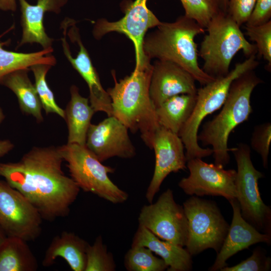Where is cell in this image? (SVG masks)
Masks as SVG:
<instances>
[{
	"label": "cell",
	"mask_w": 271,
	"mask_h": 271,
	"mask_svg": "<svg viewBox=\"0 0 271 271\" xmlns=\"http://www.w3.org/2000/svg\"><path fill=\"white\" fill-rule=\"evenodd\" d=\"M29 68L19 69L0 78V83L16 95L21 110L33 116L38 122L43 121L42 104L35 85L29 78Z\"/></svg>",
	"instance_id": "603a6c76"
},
{
	"label": "cell",
	"mask_w": 271,
	"mask_h": 271,
	"mask_svg": "<svg viewBox=\"0 0 271 271\" xmlns=\"http://www.w3.org/2000/svg\"><path fill=\"white\" fill-rule=\"evenodd\" d=\"M155 31L145 36L143 50L149 59L167 60L188 71L201 85L215 79L207 74L198 64V50L195 38L205 29L185 15L172 23L161 22Z\"/></svg>",
	"instance_id": "277c9868"
},
{
	"label": "cell",
	"mask_w": 271,
	"mask_h": 271,
	"mask_svg": "<svg viewBox=\"0 0 271 271\" xmlns=\"http://www.w3.org/2000/svg\"><path fill=\"white\" fill-rule=\"evenodd\" d=\"M5 118V115L2 108L0 106V124L2 123Z\"/></svg>",
	"instance_id": "ab89813d"
},
{
	"label": "cell",
	"mask_w": 271,
	"mask_h": 271,
	"mask_svg": "<svg viewBox=\"0 0 271 271\" xmlns=\"http://www.w3.org/2000/svg\"><path fill=\"white\" fill-rule=\"evenodd\" d=\"M201 43L198 55L203 60L202 69L216 79L226 76L234 56L240 50L249 56L256 54L255 44L249 42L240 27L230 15L220 11L210 21Z\"/></svg>",
	"instance_id": "5b68a950"
},
{
	"label": "cell",
	"mask_w": 271,
	"mask_h": 271,
	"mask_svg": "<svg viewBox=\"0 0 271 271\" xmlns=\"http://www.w3.org/2000/svg\"><path fill=\"white\" fill-rule=\"evenodd\" d=\"M185 16L206 29L211 19L222 11L220 0H180Z\"/></svg>",
	"instance_id": "f1b7e54d"
},
{
	"label": "cell",
	"mask_w": 271,
	"mask_h": 271,
	"mask_svg": "<svg viewBox=\"0 0 271 271\" xmlns=\"http://www.w3.org/2000/svg\"><path fill=\"white\" fill-rule=\"evenodd\" d=\"M152 65L134 68L118 82L112 73L114 85L106 91L110 98L112 116L133 133L140 131L145 144L152 149L154 136L159 127L156 108L150 95Z\"/></svg>",
	"instance_id": "7a4b0ae2"
},
{
	"label": "cell",
	"mask_w": 271,
	"mask_h": 271,
	"mask_svg": "<svg viewBox=\"0 0 271 271\" xmlns=\"http://www.w3.org/2000/svg\"><path fill=\"white\" fill-rule=\"evenodd\" d=\"M17 9L16 0H0V10L4 11H15Z\"/></svg>",
	"instance_id": "8d00e7d4"
},
{
	"label": "cell",
	"mask_w": 271,
	"mask_h": 271,
	"mask_svg": "<svg viewBox=\"0 0 271 271\" xmlns=\"http://www.w3.org/2000/svg\"><path fill=\"white\" fill-rule=\"evenodd\" d=\"M14 148L13 143L9 140H0V157H3Z\"/></svg>",
	"instance_id": "d590c367"
},
{
	"label": "cell",
	"mask_w": 271,
	"mask_h": 271,
	"mask_svg": "<svg viewBox=\"0 0 271 271\" xmlns=\"http://www.w3.org/2000/svg\"><path fill=\"white\" fill-rule=\"evenodd\" d=\"M37 259L27 241L7 237L0 247V271H35Z\"/></svg>",
	"instance_id": "d4e9b609"
},
{
	"label": "cell",
	"mask_w": 271,
	"mask_h": 271,
	"mask_svg": "<svg viewBox=\"0 0 271 271\" xmlns=\"http://www.w3.org/2000/svg\"><path fill=\"white\" fill-rule=\"evenodd\" d=\"M59 147H34L17 162L1 163L0 176L49 221L66 216L80 189L62 169Z\"/></svg>",
	"instance_id": "6da1fadb"
},
{
	"label": "cell",
	"mask_w": 271,
	"mask_h": 271,
	"mask_svg": "<svg viewBox=\"0 0 271 271\" xmlns=\"http://www.w3.org/2000/svg\"><path fill=\"white\" fill-rule=\"evenodd\" d=\"M128 130L115 117L108 116L97 124H90L85 146L101 162L114 157L132 158L136 151Z\"/></svg>",
	"instance_id": "9a60e30c"
},
{
	"label": "cell",
	"mask_w": 271,
	"mask_h": 271,
	"mask_svg": "<svg viewBox=\"0 0 271 271\" xmlns=\"http://www.w3.org/2000/svg\"><path fill=\"white\" fill-rule=\"evenodd\" d=\"M183 207L188 221L187 250L191 256L209 248L217 254L229 227L217 205L192 195Z\"/></svg>",
	"instance_id": "9c48e42d"
},
{
	"label": "cell",
	"mask_w": 271,
	"mask_h": 271,
	"mask_svg": "<svg viewBox=\"0 0 271 271\" xmlns=\"http://www.w3.org/2000/svg\"><path fill=\"white\" fill-rule=\"evenodd\" d=\"M4 44L0 41V78L19 69H30L34 65L44 64L52 66L56 64L55 58L50 55L53 51L52 47L24 53L7 51L3 48Z\"/></svg>",
	"instance_id": "484cf974"
},
{
	"label": "cell",
	"mask_w": 271,
	"mask_h": 271,
	"mask_svg": "<svg viewBox=\"0 0 271 271\" xmlns=\"http://www.w3.org/2000/svg\"><path fill=\"white\" fill-rule=\"evenodd\" d=\"M271 18V0H256L245 25L256 26L266 23Z\"/></svg>",
	"instance_id": "e575fe53"
},
{
	"label": "cell",
	"mask_w": 271,
	"mask_h": 271,
	"mask_svg": "<svg viewBox=\"0 0 271 271\" xmlns=\"http://www.w3.org/2000/svg\"><path fill=\"white\" fill-rule=\"evenodd\" d=\"M262 82L254 70H248L232 82L221 110L206 122L197 139L204 146L213 151L214 164L224 167L230 161L228 147L230 133L238 125L247 120L252 112L250 97L254 88Z\"/></svg>",
	"instance_id": "3957f363"
},
{
	"label": "cell",
	"mask_w": 271,
	"mask_h": 271,
	"mask_svg": "<svg viewBox=\"0 0 271 271\" xmlns=\"http://www.w3.org/2000/svg\"><path fill=\"white\" fill-rule=\"evenodd\" d=\"M256 0H229L227 13L241 27L248 20Z\"/></svg>",
	"instance_id": "836d02e7"
},
{
	"label": "cell",
	"mask_w": 271,
	"mask_h": 271,
	"mask_svg": "<svg viewBox=\"0 0 271 271\" xmlns=\"http://www.w3.org/2000/svg\"><path fill=\"white\" fill-rule=\"evenodd\" d=\"M7 236L0 228V247L2 244L4 242Z\"/></svg>",
	"instance_id": "f35d334b"
},
{
	"label": "cell",
	"mask_w": 271,
	"mask_h": 271,
	"mask_svg": "<svg viewBox=\"0 0 271 271\" xmlns=\"http://www.w3.org/2000/svg\"><path fill=\"white\" fill-rule=\"evenodd\" d=\"M42 217L36 207L6 181L0 180V228L7 237L27 242L40 235Z\"/></svg>",
	"instance_id": "8fae6325"
},
{
	"label": "cell",
	"mask_w": 271,
	"mask_h": 271,
	"mask_svg": "<svg viewBox=\"0 0 271 271\" xmlns=\"http://www.w3.org/2000/svg\"><path fill=\"white\" fill-rule=\"evenodd\" d=\"M271 267V258L264 249L256 247L250 256L232 266H226L220 271H267Z\"/></svg>",
	"instance_id": "d6a6232c"
},
{
	"label": "cell",
	"mask_w": 271,
	"mask_h": 271,
	"mask_svg": "<svg viewBox=\"0 0 271 271\" xmlns=\"http://www.w3.org/2000/svg\"><path fill=\"white\" fill-rule=\"evenodd\" d=\"M139 225L162 240L184 247L188 238V221L183 206L175 201L168 188L155 203L144 205L138 217Z\"/></svg>",
	"instance_id": "30bf717a"
},
{
	"label": "cell",
	"mask_w": 271,
	"mask_h": 271,
	"mask_svg": "<svg viewBox=\"0 0 271 271\" xmlns=\"http://www.w3.org/2000/svg\"><path fill=\"white\" fill-rule=\"evenodd\" d=\"M271 142L270 122L256 125L251 138V147L261 157L264 168L268 166V157Z\"/></svg>",
	"instance_id": "1f68e13d"
},
{
	"label": "cell",
	"mask_w": 271,
	"mask_h": 271,
	"mask_svg": "<svg viewBox=\"0 0 271 271\" xmlns=\"http://www.w3.org/2000/svg\"><path fill=\"white\" fill-rule=\"evenodd\" d=\"M196 94H181L172 96L156 108L159 125L179 134L191 115Z\"/></svg>",
	"instance_id": "cb8c5ba5"
},
{
	"label": "cell",
	"mask_w": 271,
	"mask_h": 271,
	"mask_svg": "<svg viewBox=\"0 0 271 271\" xmlns=\"http://www.w3.org/2000/svg\"><path fill=\"white\" fill-rule=\"evenodd\" d=\"M71 178L80 189L113 204L125 202L128 195L109 178L114 169L102 164L85 146L66 144L59 147Z\"/></svg>",
	"instance_id": "52a82bcc"
},
{
	"label": "cell",
	"mask_w": 271,
	"mask_h": 271,
	"mask_svg": "<svg viewBox=\"0 0 271 271\" xmlns=\"http://www.w3.org/2000/svg\"><path fill=\"white\" fill-rule=\"evenodd\" d=\"M148 0H135L125 10L123 18L116 22L99 20L95 24L93 33L96 39L105 34L116 32L127 36L133 43L136 56V68H142L151 64L143 50V43L148 29L157 27L159 19L148 9Z\"/></svg>",
	"instance_id": "7c38bea8"
},
{
	"label": "cell",
	"mask_w": 271,
	"mask_h": 271,
	"mask_svg": "<svg viewBox=\"0 0 271 271\" xmlns=\"http://www.w3.org/2000/svg\"><path fill=\"white\" fill-rule=\"evenodd\" d=\"M228 201L233 210L232 219L215 261L208 269L210 271L220 270L227 266L228 259L252 245L259 242L270 244L271 235L259 231L242 217L237 199Z\"/></svg>",
	"instance_id": "e0dca14e"
},
{
	"label": "cell",
	"mask_w": 271,
	"mask_h": 271,
	"mask_svg": "<svg viewBox=\"0 0 271 271\" xmlns=\"http://www.w3.org/2000/svg\"><path fill=\"white\" fill-rule=\"evenodd\" d=\"M71 98L65 111V117L68 129L67 144L85 146L88 129L94 110L88 98L82 96L78 87H70Z\"/></svg>",
	"instance_id": "7402d4cb"
},
{
	"label": "cell",
	"mask_w": 271,
	"mask_h": 271,
	"mask_svg": "<svg viewBox=\"0 0 271 271\" xmlns=\"http://www.w3.org/2000/svg\"><path fill=\"white\" fill-rule=\"evenodd\" d=\"M89 244L75 233L64 231L53 238L45 252L42 264L44 266H50L57 258L61 257L73 271H85Z\"/></svg>",
	"instance_id": "44dd1931"
},
{
	"label": "cell",
	"mask_w": 271,
	"mask_h": 271,
	"mask_svg": "<svg viewBox=\"0 0 271 271\" xmlns=\"http://www.w3.org/2000/svg\"><path fill=\"white\" fill-rule=\"evenodd\" d=\"M21 11L22 37L19 46L36 43L43 49L51 47L53 39L45 32L43 19L45 13L53 12L59 13L67 0H37L32 5L26 0H19Z\"/></svg>",
	"instance_id": "d6986e66"
},
{
	"label": "cell",
	"mask_w": 271,
	"mask_h": 271,
	"mask_svg": "<svg viewBox=\"0 0 271 271\" xmlns=\"http://www.w3.org/2000/svg\"><path fill=\"white\" fill-rule=\"evenodd\" d=\"M116 264L112 254L107 250L102 237L98 236L86 251L85 271H114Z\"/></svg>",
	"instance_id": "f546056e"
},
{
	"label": "cell",
	"mask_w": 271,
	"mask_h": 271,
	"mask_svg": "<svg viewBox=\"0 0 271 271\" xmlns=\"http://www.w3.org/2000/svg\"><path fill=\"white\" fill-rule=\"evenodd\" d=\"M51 65L38 64L32 66L30 69L35 78V86L46 113H55L64 119L65 111L56 103L54 94L49 88L46 75Z\"/></svg>",
	"instance_id": "83f0119b"
},
{
	"label": "cell",
	"mask_w": 271,
	"mask_h": 271,
	"mask_svg": "<svg viewBox=\"0 0 271 271\" xmlns=\"http://www.w3.org/2000/svg\"><path fill=\"white\" fill-rule=\"evenodd\" d=\"M152 149L155 155V166L146 193L149 203L153 202L165 179L171 173L186 169L187 162L180 137L160 125L155 132Z\"/></svg>",
	"instance_id": "5bb4252c"
},
{
	"label": "cell",
	"mask_w": 271,
	"mask_h": 271,
	"mask_svg": "<svg viewBox=\"0 0 271 271\" xmlns=\"http://www.w3.org/2000/svg\"><path fill=\"white\" fill-rule=\"evenodd\" d=\"M258 65L256 54L252 55L243 62L235 64L226 76L216 78L197 89L193 112L178 134L184 145L187 161L212 155L211 148H202L198 143L197 136L202 121L221 108L232 81L244 72L254 70Z\"/></svg>",
	"instance_id": "8992f818"
},
{
	"label": "cell",
	"mask_w": 271,
	"mask_h": 271,
	"mask_svg": "<svg viewBox=\"0 0 271 271\" xmlns=\"http://www.w3.org/2000/svg\"><path fill=\"white\" fill-rule=\"evenodd\" d=\"M143 246L164 260L168 271H189L192 269V256L184 247L163 240L146 228L139 225L133 236L131 246Z\"/></svg>",
	"instance_id": "ffe728a7"
},
{
	"label": "cell",
	"mask_w": 271,
	"mask_h": 271,
	"mask_svg": "<svg viewBox=\"0 0 271 271\" xmlns=\"http://www.w3.org/2000/svg\"><path fill=\"white\" fill-rule=\"evenodd\" d=\"M229 0H220V7L222 11L227 12Z\"/></svg>",
	"instance_id": "74e56055"
},
{
	"label": "cell",
	"mask_w": 271,
	"mask_h": 271,
	"mask_svg": "<svg viewBox=\"0 0 271 271\" xmlns=\"http://www.w3.org/2000/svg\"><path fill=\"white\" fill-rule=\"evenodd\" d=\"M69 35L78 44L79 51L76 57H73L64 37L62 39L63 52L73 68L86 82L89 90L90 105L95 112L102 111L106 113L108 116H112L110 98L102 86L98 75L75 27L70 30Z\"/></svg>",
	"instance_id": "ac0fdd59"
},
{
	"label": "cell",
	"mask_w": 271,
	"mask_h": 271,
	"mask_svg": "<svg viewBox=\"0 0 271 271\" xmlns=\"http://www.w3.org/2000/svg\"><path fill=\"white\" fill-rule=\"evenodd\" d=\"M232 152L237 165L235 186L242 217L259 231L271 235V208L263 202L258 181L264 177L254 167L250 148L239 143Z\"/></svg>",
	"instance_id": "ba28073f"
},
{
	"label": "cell",
	"mask_w": 271,
	"mask_h": 271,
	"mask_svg": "<svg viewBox=\"0 0 271 271\" xmlns=\"http://www.w3.org/2000/svg\"><path fill=\"white\" fill-rule=\"evenodd\" d=\"M246 35L255 43L258 55L267 61V70L271 67V20L256 26L245 25Z\"/></svg>",
	"instance_id": "4dcf8cb0"
},
{
	"label": "cell",
	"mask_w": 271,
	"mask_h": 271,
	"mask_svg": "<svg viewBox=\"0 0 271 271\" xmlns=\"http://www.w3.org/2000/svg\"><path fill=\"white\" fill-rule=\"evenodd\" d=\"M124 265L128 271H164L168 268L163 259L143 246H131L125 254Z\"/></svg>",
	"instance_id": "4316f807"
},
{
	"label": "cell",
	"mask_w": 271,
	"mask_h": 271,
	"mask_svg": "<svg viewBox=\"0 0 271 271\" xmlns=\"http://www.w3.org/2000/svg\"><path fill=\"white\" fill-rule=\"evenodd\" d=\"M194 77L176 63L157 60L152 65L150 95L156 108L168 98L181 94L196 95Z\"/></svg>",
	"instance_id": "2e32d148"
},
{
	"label": "cell",
	"mask_w": 271,
	"mask_h": 271,
	"mask_svg": "<svg viewBox=\"0 0 271 271\" xmlns=\"http://www.w3.org/2000/svg\"><path fill=\"white\" fill-rule=\"evenodd\" d=\"M186 166L189 175L178 183L185 194L198 197L222 196L227 200L236 198L235 170H225L222 166L206 163L200 158L189 160Z\"/></svg>",
	"instance_id": "4fadbf2b"
}]
</instances>
